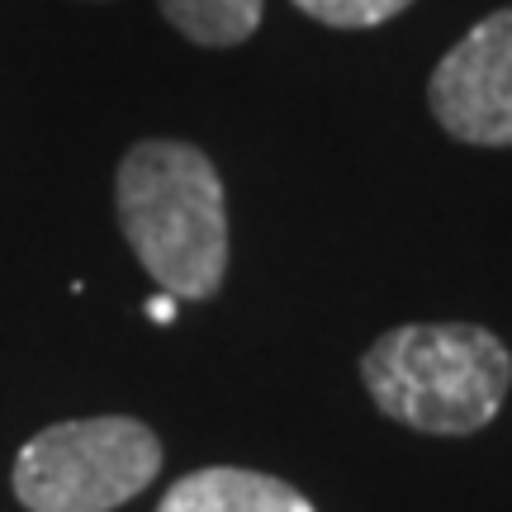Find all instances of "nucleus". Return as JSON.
Segmentation results:
<instances>
[{
	"mask_svg": "<svg viewBox=\"0 0 512 512\" xmlns=\"http://www.w3.org/2000/svg\"><path fill=\"white\" fill-rule=\"evenodd\" d=\"M437 124L475 147H512V10L479 19L427 86Z\"/></svg>",
	"mask_w": 512,
	"mask_h": 512,
	"instance_id": "20e7f679",
	"label": "nucleus"
},
{
	"mask_svg": "<svg viewBox=\"0 0 512 512\" xmlns=\"http://www.w3.org/2000/svg\"><path fill=\"white\" fill-rule=\"evenodd\" d=\"M162 470V441L138 418L43 427L15 456V498L29 512H114Z\"/></svg>",
	"mask_w": 512,
	"mask_h": 512,
	"instance_id": "7ed1b4c3",
	"label": "nucleus"
},
{
	"mask_svg": "<svg viewBox=\"0 0 512 512\" xmlns=\"http://www.w3.org/2000/svg\"><path fill=\"white\" fill-rule=\"evenodd\" d=\"M361 380L384 418L432 437H465L498 418L512 356L475 323H408L361 356Z\"/></svg>",
	"mask_w": 512,
	"mask_h": 512,
	"instance_id": "f03ea898",
	"label": "nucleus"
},
{
	"mask_svg": "<svg viewBox=\"0 0 512 512\" xmlns=\"http://www.w3.org/2000/svg\"><path fill=\"white\" fill-rule=\"evenodd\" d=\"M294 5L332 29H370V24L403 15L413 0H294Z\"/></svg>",
	"mask_w": 512,
	"mask_h": 512,
	"instance_id": "0eeeda50",
	"label": "nucleus"
},
{
	"mask_svg": "<svg viewBox=\"0 0 512 512\" xmlns=\"http://www.w3.org/2000/svg\"><path fill=\"white\" fill-rule=\"evenodd\" d=\"M147 318H157V323H171V318H176V299H171V294H157V299H147Z\"/></svg>",
	"mask_w": 512,
	"mask_h": 512,
	"instance_id": "6e6552de",
	"label": "nucleus"
},
{
	"mask_svg": "<svg viewBox=\"0 0 512 512\" xmlns=\"http://www.w3.org/2000/svg\"><path fill=\"white\" fill-rule=\"evenodd\" d=\"M166 24L200 48H238L256 34L266 0H157Z\"/></svg>",
	"mask_w": 512,
	"mask_h": 512,
	"instance_id": "423d86ee",
	"label": "nucleus"
},
{
	"mask_svg": "<svg viewBox=\"0 0 512 512\" xmlns=\"http://www.w3.org/2000/svg\"><path fill=\"white\" fill-rule=\"evenodd\" d=\"M157 512H318L294 484L261 470L238 465H209L195 475L176 479Z\"/></svg>",
	"mask_w": 512,
	"mask_h": 512,
	"instance_id": "39448f33",
	"label": "nucleus"
},
{
	"mask_svg": "<svg viewBox=\"0 0 512 512\" xmlns=\"http://www.w3.org/2000/svg\"><path fill=\"white\" fill-rule=\"evenodd\" d=\"M114 209L133 256L171 299H209L228 271L223 181L200 147L147 138L128 147Z\"/></svg>",
	"mask_w": 512,
	"mask_h": 512,
	"instance_id": "f257e3e1",
	"label": "nucleus"
}]
</instances>
